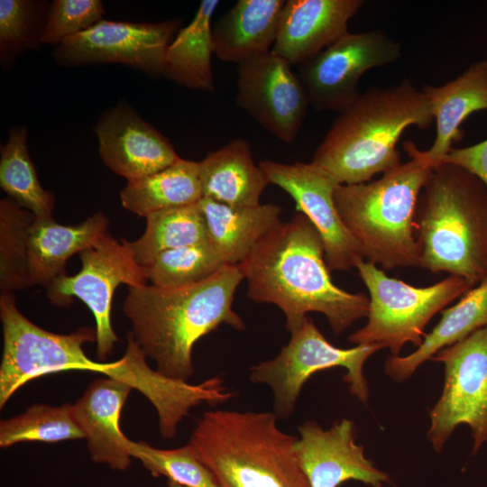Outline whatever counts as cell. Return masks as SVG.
<instances>
[{"instance_id": "32", "label": "cell", "mask_w": 487, "mask_h": 487, "mask_svg": "<svg viewBox=\"0 0 487 487\" xmlns=\"http://www.w3.org/2000/svg\"><path fill=\"white\" fill-rule=\"evenodd\" d=\"M224 265L219 253L207 241L164 251L142 269L152 285L179 288L206 280Z\"/></svg>"}, {"instance_id": "5", "label": "cell", "mask_w": 487, "mask_h": 487, "mask_svg": "<svg viewBox=\"0 0 487 487\" xmlns=\"http://www.w3.org/2000/svg\"><path fill=\"white\" fill-rule=\"evenodd\" d=\"M404 148L410 158L407 162L372 182L339 184L334 192L337 212L364 260L383 270L419 267L413 221L434 166L411 141Z\"/></svg>"}, {"instance_id": "30", "label": "cell", "mask_w": 487, "mask_h": 487, "mask_svg": "<svg viewBox=\"0 0 487 487\" xmlns=\"http://www.w3.org/2000/svg\"><path fill=\"white\" fill-rule=\"evenodd\" d=\"M35 216L10 198L0 200V289L14 293L32 286L28 232Z\"/></svg>"}, {"instance_id": "36", "label": "cell", "mask_w": 487, "mask_h": 487, "mask_svg": "<svg viewBox=\"0 0 487 487\" xmlns=\"http://www.w3.org/2000/svg\"><path fill=\"white\" fill-rule=\"evenodd\" d=\"M461 167L480 179L487 187V139L464 148H453L442 160Z\"/></svg>"}, {"instance_id": "8", "label": "cell", "mask_w": 487, "mask_h": 487, "mask_svg": "<svg viewBox=\"0 0 487 487\" xmlns=\"http://www.w3.org/2000/svg\"><path fill=\"white\" fill-rule=\"evenodd\" d=\"M3 355L0 364V408L28 381L64 371L106 374L115 362L90 359L85 343L96 339V329L80 327L69 335L45 330L23 315L14 293L0 294Z\"/></svg>"}, {"instance_id": "15", "label": "cell", "mask_w": 487, "mask_h": 487, "mask_svg": "<svg viewBox=\"0 0 487 487\" xmlns=\"http://www.w3.org/2000/svg\"><path fill=\"white\" fill-rule=\"evenodd\" d=\"M259 166L270 183L287 192L318 231L330 271H349L364 260L361 247L344 225L334 201L339 185L312 162L262 161Z\"/></svg>"}, {"instance_id": "33", "label": "cell", "mask_w": 487, "mask_h": 487, "mask_svg": "<svg viewBox=\"0 0 487 487\" xmlns=\"http://www.w3.org/2000/svg\"><path fill=\"white\" fill-rule=\"evenodd\" d=\"M49 7L45 1H0V61L4 69L12 68L23 52L39 49Z\"/></svg>"}, {"instance_id": "13", "label": "cell", "mask_w": 487, "mask_h": 487, "mask_svg": "<svg viewBox=\"0 0 487 487\" xmlns=\"http://www.w3.org/2000/svg\"><path fill=\"white\" fill-rule=\"evenodd\" d=\"M179 27L177 19L153 23L101 20L63 41L53 57L60 66L121 63L157 78Z\"/></svg>"}, {"instance_id": "4", "label": "cell", "mask_w": 487, "mask_h": 487, "mask_svg": "<svg viewBox=\"0 0 487 487\" xmlns=\"http://www.w3.org/2000/svg\"><path fill=\"white\" fill-rule=\"evenodd\" d=\"M414 234L419 267L473 285L487 279V187L466 170L433 168L418 198Z\"/></svg>"}, {"instance_id": "31", "label": "cell", "mask_w": 487, "mask_h": 487, "mask_svg": "<svg viewBox=\"0 0 487 487\" xmlns=\"http://www.w3.org/2000/svg\"><path fill=\"white\" fill-rule=\"evenodd\" d=\"M85 439L72 413V404L54 407L35 404L23 413L0 422V447L21 442L55 443Z\"/></svg>"}, {"instance_id": "12", "label": "cell", "mask_w": 487, "mask_h": 487, "mask_svg": "<svg viewBox=\"0 0 487 487\" xmlns=\"http://www.w3.org/2000/svg\"><path fill=\"white\" fill-rule=\"evenodd\" d=\"M401 55L400 43L381 31L347 32L298 66L297 75L310 106L341 113L360 96L359 81L366 71L396 62Z\"/></svg>"}, {"instance_id": "3", "label": "cell", "mask_w": 487, "mask_h": 487, "mask_svg": "<svg viewBox=\"0 0 487 487\" xmlns=\"http://www.w3.org/2000/svg\"><path fill=\"white\" fill-rule=\"evenodd\" d=\"M433 121L427 96L410 79L371 87L339 113L311 162L338 184L368 182L401 163L397 143L405 129H426Z\"/></svg>"}, {"instance_id": "28", "label": "cell", "mask_w": 487, "mask_h": 487, "mask_svg": "<svg viewBox=\"0 0 487 487\" xmlns=\"http://www.w3.org/2000/svg\"><path fill=\"white\" fill-rule=\"evenodd\" d=\"M198 204L154 212L145 217L143 234L134 241L124 240L140 266L147 265L164 251L209 241L207 222Z\"/></svg>"}, {"instance_id": "7", "label": "cell", "mask_w": 487, "mask_h": 487, "mask_svg": "<svg viewBox=\"0 0 487 487\" xmlns=\"http://www.w3.org/2000/svg\"><path fill=\"white\" fill-rule=\"evenodd\" d=\"M369 292L367 323L348 336L354 345H380L399 356L411 343L418 347L431 318L473 288L469 280L449 275L428 287H415L385 274L376 265L362 261L356 266Z\"/></svg>"}, {"instance_id": "25", "label": "cell", "mask_w": 487, "mask_h": 487, "mask_svg": "<svg viewBox=\"0 0 487 487\" xmlns=\"http://www.w3.org/2000/svg\"><path fill=\"white\" fill-rule=\"evenodd\" d=\"M486 325L487 279L464 294L454 306L443 310L440 321L430 333L425 335L416 351L405 356L390 355L385 362L384 371L394 381H404L438 351Z\"/></svg>"}, {"instance_id": "17", "label": "cell", "mask_w": 487, "mask_h": 487, "mask_svg": "<svg viewBox=\"0 0 487 487\" xmlns=\"http://www.w3.org/2000/svg\"><path fill=\"white\" fill-rule=\"evenodd\" d=\"M95 133L103 162L127 181L152 175L179 158L170 141L125 103L105 112Z\"/></svg>"}, {"instance_id": "10", "label": "cell", "mask_w": 487, "mask_h": 487, "mask_svg": "<svg viewBox=\"0 0 487 487\" xmlns=\"http://www.w3.org/2000/svg\"><path fill=\"white\" fill-rule=\"evenodd\" d=\"M430 360L444 364L445 383L429 411L427 438L439 453L455 427L466 424L476 453L487 441V325Z\"/></svg>"}, {"instance_id": "19", "label": "cell", "mask_w": 487, "mask_h": 487, "mask_svg": "<svg viewBox=\"0 0 487 487\" xmlns=\"http://www.w3.org/2000/svg\"><path fill=\"white\" fill-rule=\"evenodd\" d=\"M132 390L119 380L100 378L72 404L73 417L85 436L92 460L115 471H125L131 464V440L124 435L120 418Z\"/></svg>"}, {"instance_id": "29", "label": "cell", "mask_w": 487, "mask_h": 487, "mask_svg": "<svg viewBox=\"0 0 487 487\" xmlns=\"http://www.w3.org/2000/svg\"><path fill=\"white\" fill-rule=\"evenodd\" d=\"M27 129L15 126L1 146L0 187L19 206L35 217H51L54 195L44 189L38 179L27 148Z\"/></svg>"}, {"instance_id": "22", "label": "cell", "mask_w": 487, "mask_h": 487, "mask_svg": "<svg viewBox=\"0 0 487 487\" xmlns=\"http://www.w3.org/2000/svg\"><path fill=\"white\" fill-rule=\"evenodd\" d=\"M109 220L96 212L76 225L59 224L51 217H35L28 232L29 272L33 285L47 287L66 274L67 261L82 253L107 233Z\"/></svg>"}, {"instance_id": "2", "label": "cell", "mask_w": 487, "mask_h": 487, "mask_svg": "<svg viewBox=\"0 0 487 487\" xmlns=\"http://www.w3.org/2000/svg\"><path fill=\"white\" fill-rule=\"evenodd\" d=\"M244 274L238 265H224L201 282L179 287H128L123 311L130 332L156 370L187 381L195 372V344L226 324L242 331L244 322L233 308L235 291Z\"/></svg>"}, {"instance_id": "26", "label": "cell", "mask_w": 487, "mask_h": 487, "mask_svg": "<svg viewBox=\"0 0 487 487\" xmlns=\"http://www.w3.org/2000/svg\"><path fill=\"white\" fill-rule=\"evenodd\" d=\"M218 4L203 0L193 20L179 30L165 52L162 77L192 90L215 91L211 21Z\"/></svg>"}, {"instance_id": "27", "label": "cell", "mask_w": 487, "mask_h": 487, "mask_svg": "<svg viewBox=\"0 0 487 487\" xmlns=\"http://www.w3.org/2000/svg\"><path fill=\"white\" fill-rule=\"evenodd\" d=\"M202 198L198 162L181 158L152 175L127 181L120 193L122 206L143 217L161 210L196 205Z\"/></svg>"}, {"instance_id": "23", "label": "cell", "mask_w": 487, "mask_h": 487, "mask_svg": "<svg viewBox=\"0 0 487 487\" xmlns=\"http://www.w3.org/2000/svg\"><path fill=\"white\" fill-rule=\"evenodd\" d=\"M203 198L234 207L260 205L270 184L253 159L250 143L234 139L198 162Z\"/></svg>"}, {"instance_id": "18", "label": "cell", "mask_w": 487, "mask_h": 487, "mask_svg": "<svg viewBox=\"0 0 487 487\" xmlns=\"http://www.w3.org/2000/svg\"><path fill=\"white\" fill-rule=\"evenodd\" d=\"M363 0H287L271 52L289 65L304 63L348 32Z\"/></svg>"}, {"instance_id": "35", "label": "cell", "mask_w": 487, "mask_h": 487, "mask_svg": "<svg viewBox=\"0 0 487 487\" xmlns=\"http://www.w3.org/2000/svg\"><path fill=\"white\" fill-rule=\"evenodd\" d=\"M104 14L99 0H55L49 7L41 43L59 45L96 24Z\"/></svg>"}, {"instance_id": "37", "label": "cell", "mask_w": 487, "mask_h": 487, "mask_svg": "<svg viewBox=\"0 0 487 487\" xmlns=\"http://www.w3.org/2000/svg\"><path fill=\"white\" fill-rule=\"evenodd\" d=\"M167 487H188V486L181 485V484L176 483L174 482L168 481Z\"/></svg>"}, {"instance_id": "11", "label": "cell", "mask_w": 487, "mask_h": 487, "mask_svg": "<svg viewBox=\"0 0 487 487\" xmlns=\"http://www.w3.org/2000/svg\"><path fill=\"white\" fill-rule=\"evenodd\" d=\"M81 269L72 276L60 275L47 287V297L59 307L79 299L91 310L96 321V355L106 360L119 341L111 321L115 289L146 285L147 278L124 240L119 243L108 233L80 253Z\"/></svg>"}, {"instance_id": "16", "label": "cell", "mask_w": 487, "mask_h": 487, "mask_svg": "<svg viewBox=\"0 0 487 487\" xmlns=\"http://www.w3.org/2000/svg\"><path fill=\"white\" fill-rule=\"evenodd\" d=\"M300 437L294 449L310 487H338L355 480L372 487H382L390 476L364 455V447L355 443V426L342 418L325 430L307 421L298 427Z\"/></svg>"}, {"instance_id": "21", "label": "cell", "mask_w": 487, "mask_h": 487, "mask_svg": "<svg viewBox=\"0 0 487 487\" xmlns=\"http://www.w3.org/2000/svg\"><path fill=\"white\" fill-rule=\"evenodd\" d=\"M422 90L436 124L435 141L424 152L436 167L462 139L464 121L474 112L487 110V60L472 63L454 80L439 87L426 85Z\"/></svg>"}, {"instance_id": "14", "label": "cell", "mask_w": 487, "mask_h": 487, "mask_svg": "<svg viewBox=\"0 0 487 487\" xmlns=\"http://www.w3.org/2000/svg\"><path fill=\"white\" fill-rule=\"evenodd\" d=\"M291 65L271 51L237 67L235 102L260 125L284 143H292L310 102Z\"/></svg>"}, {"instance_id": "34", "label": "cell", "mask_w": 487, "mask_h": 487, "mask_svg": "<svg viewBox=\"0 0 487 487\" xmlns=\"http://www.w3.org/2000/svg\"><path fill=\"white\" fill-rule=\"evenodd\" d=\"M129 451L153 477L164 476L188 487H220L190 443L174 449H160L143 441L131 440Z\"/></svg>"}, {"instance_id": "1", "label": "cell", "mask_w": 487, "mask_h": 487, "mask_svg": "<svg viewBox=\"0 0 487 487\" xmlns=\"http://www.w3.org/2000/svg\"><path fill=\"white\" fill-rule=\"evenodd\" d=\"M238 266L248 298L280 308L290 334L309 312L323 314L335 335L368 316L369 297L333 282L322 238L300 212L275 225Z\"/></svg>"}, {"instance_id": "24", "label": "cell", "mask_w": 487, "mask_h": 487, "mask_svg": "<svg viewBox=\"0 0 487 487\" xmlns=\"http://www.w3.org/2000/svg\"><path fill=\"white\" fill-rule=\"evenodd\" d=\"M198 205L207 222L209 242L228 265L244 262L256 244L281 222V208L274 204L234 207L203 198Z\"/></svg>"}, {"instance_id": "20", "label": "cell", "mask_w": 487, "mask_h": 487, "mask_svg": "<svg viewBox=\"0 0 487 487\" xmlns=\"http://www.w3.org/2000/svg\"><path fill=\"white\" fill-rule=\"evenodd\" d=\"M284 0H239L212 26L214 54L239 65L271 51Z\"/></svg>"}, {"instance_id": "9", "label": "cell", "mask_w": 487, "mask_h": 487, "mask_svg": "<svg viewBox=\"0 0 487 487\" xmlns=\"http://www.w3.org/2000/svg\"><path fill=\"white\" fill-rule=\"evenodd\" d=\"M383 347L380 345H358L338 348L330 344L312 319L307 317L288 345L273 359L263 361L250 369L252 382L264 383L274 395V413L288 418L294 410L303 385L317 372L342 367L346 369L344 381L350 393L367 404L369 387L363 368L366 360Z\"/></svg>"}, {"instance_id": "6", "label": "cell", "mask_w": 487, "mask_h": 487, "mask_svg": "<svg viewBox=\"0 0 487 487\" xmlns=\"http://www.w3.org/2000/svg\"><path fill=\"white\" fill-rule=\"evenodd\" d=\"M272 412L210 410L189 442L220 487H310Z\"/></svg>"}]
</instances>
